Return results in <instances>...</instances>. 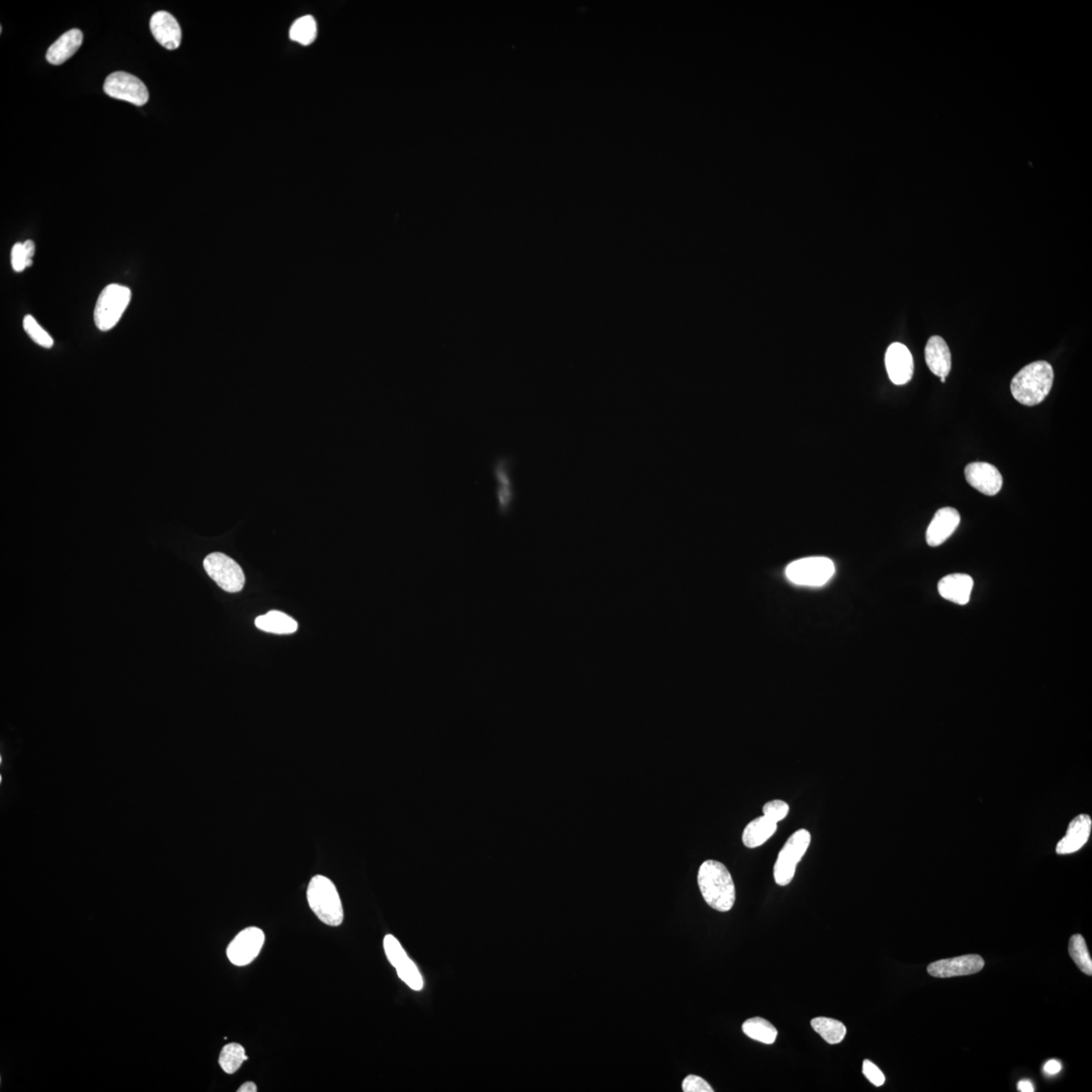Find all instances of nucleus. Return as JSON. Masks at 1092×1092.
<instances>
[{
    "instance_id": "nucleus-1",
    "label": "nucleus",
    "mask_w": 1092,
    "mask_h": 1092,
    "mask_svg": "<svg viewBox=\"0 0 1092 1092\" xmlns=\"http://www.w3.org/2000/svg\"><path fill=\"white\" fill-rule=\"evenodd\" d=\"M698 885L707 905L715 910L730 911L735 902V887L730 871L721 862L709 860L699 869Z\"/></svg>"
},
{
    "instance_id": "nucleus-2",
    "label": "nucleus",
    "mask_w": 1092,
    "mask_h": 1092,
    "mask_svg": "<svg viewBox=\"0 0 1092 1092\" xmlns=\"http://www.w3.org/2000/svg\"><path fill=\"white\" fill-rule=\"evenodd\" d=\"M1054 382L1052 366L1047 362H1034L1017 372L1010 390L1013 398L1025 406H1036L1047 398Z\"/></svg>"
},
{
    "instance_id": "nucleus-3",
    "label": "nucleus",
    "mask_w": 1092,
    "mask_h": 1092,
    "mask_svg": "<svg viewBox=\"0 0 1092 1092\" xmlns=\"http://www.w3.org/2000/svg\"><path fill=\"white\" fill-rule=\"evenodd\" d=\"M306 898L310 910L322 923L330 927L340 926L345 919L341 899L329 878L317 875L310 879Z\"/></svg>"
},
{
    "instance_id": "nucleus-4",
    "label": "nucleus",
    "mask_w": 1092,
    "mask_h": 1092,
    "mask_svg": "<svg viewBox=\"0 0 1092 1092\" xmlns=\"http://www.w3.org/2000/svg\"><path fill=\"white\" fill-rule=\"evenodd\" d=\"M130 289L120 285H109L102 290L94 309V322L101 331H109L120 321L131 301Z\"/></svg>"
},
{
    "instance_id": "nucleus-5",
    "label": "nucleus",
    "mask_w": 1092,
    "mask_h": 1092,
    "mask_svg": "<svg viewBox=\"0 0 1092 1092\" xmlns=\"http://www.w3.org/2000/svg\"><path fill=\"white\" fill-rule=\"evenodd\" d=\"M836 567L824 556H811L788 564L785 574L791 583L804 587H821L833 578Z\"/></svg>"
},
{
    "instance_id": "nucleus-6",
    "label": "nucleus",
    "mask_w": 1092,
    "mask_h": 1092,
    "mask_svg": "<svg viewBox=\"0 0 1092 1092\" xmlns=\"http://www.w3.org/2000/svg\"><path fill=\"white\" fill-rule=\"evenodd\" d=\"M812 836L807 829H799L793 833L779 853L774 867V878L777 884H790L796 872L797 864L804 856L811 845Z\"/></svg>"
},
{
    "instance_id": "nucleus-7",
    "label": "nucleus",
    "mask_w": 1092,
    "mask_h": 1092,
    "mask_svg": "<svg viewBox=\"0 0 1092 1092\" xmlns=\"http://www.w3.org/2000/svg\"><path fill=\"white\" fill-rule=\"evenodd\" d=\"M203 567L224 591L238 593L242 590L245 584L243 570L228 555L221 552L208 555L203 560Z\"/></svg>"
},
{
    "instance_id": "nucleus-8",
    "label": "nucleus",
    "mask_w": 1092,
    "mask_h": 1092,
    "mask_svg": "<svg viewBox=\"0 0 1092 1092\" xmlns=\"http://www.w3.org/2000/svg\"><path fill=\"white\" fill-rule=\"evenodd\" d=\"M104 91L109 96L136 105H145L149 100L148 89L142 80L122 71L112 73L106 77Z\"/></svg>"
},
{
    "instance_id": "nucleus-9",
    "label": "nucleus",
    "mask_w": 1092,
    "mask_h": 1092,
    "mask_svg": "<svg viewBox=\"0 0 1092 1092\" xmlns=\"http://www.w3.org/2000/svg\"><path fill=\"white\" fill-rule=\"evenodd\" d=\"M264 942L265 935L261 928L256 927L245 928L229 944L228 958L236 966H246L259 955Z\"/></svg>"
},
{
    "instance_id": "nucleus-10",
    "label": "nucleus",
    "mask_w": 1092,
    "mask_h": 1092,
    "mask_svg": "<svg viewBox=\"0 0 1092 1092\" xmlns=\"http://www.w3.org/2000/svg\"><path fill=\"white\" fill-rule=\"evenodd\" d=\"M383 949L388 961L396 968L400 979L413 991H422L424 984L422 976L415 963L409 958L399 940L394 936L387 935L383 939Z\"/></svg>"
},
{
    "instance_id": "nucleus-11",
    "label": "nucleus",
    "mask_w": 1092,
    "mask_h": 1092,
    "mask_svg": "<svg viewBox=\"0 0 1092 1092\" xmlns=\"http://www.w3.org/2000/svg\"><path fill=\"white\" fill-rule=\"evenodd\" d=\"M985 962L979 955H965L952 959H944L928 965L927 972L938 979L975 974L983 970Z\"/></svg>"
},
{
    "instance_id": "nucleus-12",
    "label": "nucleus",
    "mask_w": 1092,
    "mask_h": 1092,
    "mask_svg": "<svg viewBox=\"0 0 1092 1092\" xmlns=\"http://www.w3.org/2000/svg\"><path fill=\"white\" fill-rule=\"evenodd\" d=\"M968 484L987 496H996L1002 488L1004 478L1000 470L988 462H972L965 469Z\"/></svg>"
},
{
    "instance_id": "nucleus-13",
    "label": "nucleus",
    "mask_w": 1092,
    "mask_h": 1092,
    "mask_svg": "<svg viewBox=\"0 0 1092 1092\" xmlns=\"http://www.w3.org/2000/svg\"><path fill=\"white\" fill-rule=\"evenodd\" d=\"M885 366L891 382L902 386L914 375V364L910 351L901 343H893L885 354Z\"/></svg>"
},
{
    "instance_id": "nucleus-14",
    "label": "nucleus",
    "mask_w": 1092,
    "mask_h": 1092,
    "mask_svg": "<svg viewBox=\"0 0 1092 1092\" xmlns=\"http://www.w3.org/2000/svg\"><path fill=\"white\" fill-rule=\"evenodd\" d=\"M151 32L157 42L169 50H175L182 43V28L177 19L169 12H155L150 20Z\"/></svg>"
},
{
    "instance_id": "nucleus-15",
    "label": "nucleus",
    "mask_w": 1092,
    "mask_h": 1092,
    "mask_svg": "<svg viewBox=\"0 0 1092 1092\" xmlns=\"http://www.w3.org/2000/svg\"><path fill=\"white\" fill-rule=\"evenodd\" d=\"M960 521V514L955 508L944 507L940 509L928 525L926 535L927 545L932 547L943 545L958 529Z\"/></svg>"
},
{
    "instance_id": "nucleus-16",
    "label": "nucleus",
    "mask_w": 1092,
    "mask_h": 1092,
    "mask_svg": "<svg viewBox=\"0 0 1092 1092\" xmlns=\"http://www.w3.org/2000/svg\"><path fill=\"white\" fill-rule=\"evenodd\" d=\"M1092 821L1089 816L1081 815L1075 817L1070 822L1068 829L1064 837L1062 838L1057 846L1056 852L1059 854H1067L1077 852L1089 841L1091 832Z\"/></svg>"
},
{
    "instance_id": "nucleus-17",
    "label": "nucleus",
    "mask_w": 1092,
    "mask_h": 1092,
    "mask_svg": "<svg viewBox=\"0 0 1092 1092\" xmlns=\"http://www.w3.org/2000/svg\"><path fill=\"white\" fill-rule=\"evenodd\" d=\"M973 579L965 574H952L940 580L938 590L944 600L950 602L966 605L970 601Z\"/></svg>"
},
{
    "instance_id": "nucleus-18",
    "label": "nucleus",
    "mask_w": 1092,
    "mask_h": 1092,
    "mask_svg": "<svg viewBox=\"0 0 1092 1092\" xmlns=\"http://www.w3.org/2000/svg\"><path fill=\"white\" fill-rule=\"evenodd\" d=\"M926 362L928 368L932 374L946 378L950 374L952 368L951 351L946 341L940 336H931L928 339L924 349Z\"/></svg>"
},
{
    "instance_id": "nucleus-19",
    "label": "nucleus",
    "mask_w": 1092,
    "mask_h": 1092,
    "mask_svg": "<svg viewBox=\"0 0 1092 1092\" xmlns=\"http://www.w3.org/2000/svg\"><path fill=\"white\" fill-rule=\"evenodd\" d=\"M84 34L79 28L65 32L55 43L51 45L47 52V60L53 65H60L71 58L79 50L83 44Z\"/></svg>"
},
{
    "instance_id": "nucleus-20",
    "label": "nucleus",
    "mask_w": 1092,
    "mask_h": 1092,
    "mask_svg": "<svg viewBox=\"0 0 1092 1092\" xmlns=\"http://www.w3.org/2000/svg\"><path fill=\"white\" fill-rule=\"evenodd\" d=\"M777 824L767 819L766 816H760L750 822L743 830V841L747 848L755 849L762 846L776 833Z\"/></svg>"
},
{
    "instance_id": "nucleus-21",
    "label": "nucleus",
    "mask_w": 1092,
    "mask_h": 1092,
    "mask_svg": "<svg viewBox=\"0 0 1092 1092\" xmlns=\"http://www.w3.org/2000/svg\"><path fill=\"white\" fill-rule=\"evenodd\" d=\"M255 625L260 631L274 635H292L298 627L296 620L280 611H271L257 617Z\"/></svg>"
},
{
    "instance_id": "nucleus-22",
    "label": "nucleus",
    "mask_w": 1092,
    "mask_h": 1092,
    "mask_svg": "<svg viewBox=\"0 0 1092 1092\" xmlns=\"http://www.w3.org/2000/svg\"><path fill=\"white\" fill-rule=\"evenodd\" d=\"M743 1030L748 1038L766 1045L774 1044L778 1036V1030L775 1026L762 1017H752L744 1021Z\"/></svg>"
},
{
    "instance_id": "nucleus-23",
    "label": "nucleus",
    "mask_w": 1092,
    "mask_h": 1092,
    "mask_svg": "<svg viewBox=\"0 0 1092 1092\" xmlns=\"http://www.w3.org/2000/svg\"><path fill=\"white\" fill-rule=\"evenodd\" d=\"M812 1026L825 1042L830 1045L840 1044L846 1034V1028L841 1021L829 1017H816Z\"/></svg>"
},
{
    "instance_id": "nucleus-24",
    "label": "nucleus",
    "mask_w": 1092,
    "mask_h": 1092,
    "mask_svg": "<svg viewBox=\"0 0 1092 1092\" xmlns=\"http://www.w3.org/2000/svg\"><path fill=\"white\" fill-rule=\"evenodd\" d=\"M248 1060L246 1054L242 1046L232 1043L224 1047L221 1051L219 1057V1064L224 1073L227 1074H234L240 1069L243 1062Z\"/></svg>"
},
{
    "instance_id": "nucleus-25",
    "label": "nucleus",
    "mask_w": 1092,
    "mask_h": 1092,
    "mask_svg": "<svg viewBox=\"0 0 1092 1092\" xmlns=\"http://www.w3.org/2000/svg\"><path fill=\"white\" fill-rule=\"evenodd\" d=\"M317 36V24L312 15H305L293 23L289 31V38L294 42L308 46Z\"/></svg>"
},
{
    "instance_id": "nucleus-26",
    "label": "nucleus",
    "mask_w": 1092,
    "mask_h": 1092,
    "mask_svg": "<svg viewBox=\"0 0 1092 1092\" xmlns=\"http://www.w3.org/2000/svg\"><path fill=\"white\" fill-rule=\"evenodd\" d=\"M1069 955L1086 975L1092 974V960L1087 949L1085 938L1081 935H1074L1069 940Z\"/></svg>"
},
{
    "instance_id": "nucleus-27",
    "label": "nucleus",
    "mask_w": 1092,
    "mask_h": 1092,
    "mask_svg": "<svg viewBox=\"0 0 1092 1092\" xmlns=\"http://www.w3.org/2000/svg\"><path fill=\"white\" fill-rule=\"evenodd\" d=\"M497 469V477L500 482V490H499V502H500L503 511L508 510L511 503L513 502V490L511 485L508 466L502 462Z\"/></svg>"
},
{
    "instance_id": "nucleus-28",
    "label": "nucleus",
    "mask_w": 1092,
    "mask_h": 1092,
    "mask_svg": "<svg viewBox=\"0 0 1092 1092\" xmlns=\"http://www.w3.org/2000/svg\"><path fill=\"white\" fill-rule=\"evenodd\" d=\"M24 329L36 345L45 347V349H51L54 345V340L50 335L39 325V323L31 315H27L24 317Z\"/></svg>"
},
{
    "instance_id": "nucleus-29",
    "label": "nucleus",
    "mask_w": 1092,
    "mask_h": 1092,
    "mask_svg": "<svg viewBox=\"0 0 1092 1092\" xmlns=\"http://www.w3.org/2000/svg\"><path fill=\"white\" fill-rule=\"evenodd\" d=\"M763 812L764 816L778 824L788 816L789 805L782 800H773L764 804Z\"/></svg>"
},
{
    "instance_id": "nucleus-30",
    "label": "nucleus",
    "mask_w": 1092,
    "mask_h": 1092,
    "mask_svg": "<svg viewBox=\"0 0 1092 1092\" xmlns=\"http://www.w3.org/2000/svg\"><path fill=\"white\" fill-rule=\"evenodd\" d=\"M684 1092H713L714 1090L709 1082L697 1075H689L684 1079L682 1085Z\"/></svg>"
},
{
    "instance_id": "nucleus-31",
    "label": "nucleus",
    "mask_w": 1092,
    "mask_h": 1092,
    "mask_svg": "<svg viewBox=\"0 0 1092 1092\" xmlns=\"http://www.w3.org/2000/svg\"><path fill=\"white\" fill-rule=\"evenodd\" d=\"M863 1074L875 1086H882L885 1083L884 1074L873 1062L869 1060H865L863 1063Z\"/></svg>"
},
{
    "instance_id": "nucleus-32",
    "label": "nucleus",
    "mask_w": 1092,
    "mask_h": 1092,
    "mask_svg": "<svg viewBox=\"0 0 1092 1092\" xmlns=\"http://www.w3.org/2000/svg\"><path fill=\"white\" fill-rule=\"evenodd\" d=\"M11 265L16 272H22L24 268H27V256L23 244L16 243L12 247Z\"/></svg>"
},
{
    "instance_id": "nucleus-33",
    "label": "nucleus",
    "mask_w": 1092,
    "mask_h": 1092,
    "mask_svg": "<svg viewBox=\"0 0 1092 1092\" xmlns=\"http://www.w3.org/2000/svg\"><path fill=\"white\" fill-rule=\"evenodd\" d=\"M1062 1069L1061 1063L1057 1060H1050L1044 1066V1073L1049 1077H1053L1060 1073Z\"/></svg>"
},
{
    "instance_id": "nucleus-34",
    "label": "nucleus",
    "mask_w": 1092,
    "mask_h": 1092,
    "mask_svg": "<svg viewBox=\"0 0 1092 1092\" xmlns=\"http://www.w3.org/2000/svg\"><path fill=\"white\" fill-rule=\"evenodd\" d=\"M23 245L27 256V268H31L32 264V257L35 255V243L32 242V240H27Z\"/></svg>"
},
{
    "instance_id": "nucleus-35",
    "label": "nucleus",
    "mask_w": 1092,
    "mask_h": 1092,
    "mask_svg": "<svg viewBox=\"0 0 1092 1092\" xmlns=\"http://www.w3.org/2000/svg\"><path fill=\"white\" fill-rule=\"evenodd\" d=\"M1017 1090H1018V1091H1021V1092H1034V1091L1033 1083L1030 1082V1081H1021L1020 1082H1018V1085H1017Z\"/></svg>"
},
{
    "instance_id": "nucleus-36",
    "label": "nucleus",
    "mask_w": 1092,
    "mask_h": 1092,
    "mask_svg": "<svg viewBox=\"0 0 1092 1092\" xmlns=\"http://www.w3.org/2000/svg\"><path fill=\"white\" fill-rule=\"evenodd\" d=\"M256 1091L257 1086L255 1083L252 1081L245 1082L244 1085L242 1086H240V1089L238 1090V1092H256Z\"/></svg>"
},
{
    "instance_id": "nucleus-37",
    "label": "nucleus",
    "mask_w": 1092,
    "mask_h": 1092,
    "mask_svg": "<svg viewBox=\"0 0 1092 1092\" xmlns=\"http://www.w3.org/2000/svg\"><path fill=\"white\" fill-rule=\"evenodd\" d=\"M940 382L946 383V378H940Z\"/></svg>"
}]
</instances>
